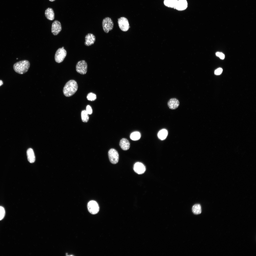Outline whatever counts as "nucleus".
<instances>
[{
  "label": "nucleus",
  "instance_id": "nucleus-1",
  "mask_svg": "<svg viewBox=\"0 0 256 256\" xmlns=\"http://www.w3.org/2000/svg\"><path fill=\"white\" fill-rule=\"evenodd\" d=\"M78 88L76 82L73 80H70L66 83L63 88V94L66 96H71L75 93Z\"/></svg>",
  "mask_w": 256,
  "mask_h": 256
},
{
  "label": "nucleus",
  "instance_id": "nucleus-2",
  "mask_svg": "<svg viewBox=\"0 0 256 256\" xmlns=\"http://www.w3.org/2000/svg\"><path fill=\"white\" fill-rule=\"evenodd\" d=\"M30 66L29 62L25 60L16 62L14 64L13 67L16 73L20 74H23L27 71Z\"/></svg>",
  "mask_w": 256,
  "mask_h": 256
},
{
  "label": "nucleus",
  "instance_id": "nucleus-3",
  "mask_svg": "<svg viewBox=\"0 0 256 256\" xmlns=\"http://www.w3.org/2000/svg\"><path fill=\"white\" fill-rule=\"evenodd\" d=\"M102 26L104 32L107 33L113 29L114 26L113 23L110 18L106 17L104 18L102 21Z\"/></svg>",
  "mask_w": 256,
  "mask_h": 256
},
{
  "label": "nucleus",
  "instance_id": "nucleus-4",
  "mask_svg": "<svg viewBox=\"0 0 256 256\" xmlns=\"http://www.w3.org/2000/svg\"><path fill=\"white\" fill-rule=\"evenodd\" d=\"M87 65L84 60L78 61L76 66V70L78 73L82 74H85L87 71Z\"/></svg>",
  "mask_w": 256,
  "mask_h": 256
},
{
  "label": "nucleus",
  "instance_id": "nucleus-5",
  "mask_svg": "<svg viewBox=\"0 0 256 256\" xmlns=\"http://www.w3.org/2000/svg\"><path fill=\"white\" fill-rule=\"evenodd\" d=\"M67 55V51L64 48H60L56 51L55 55V61L57 63H60L64 60Z\"/></svg>",
  "mask_w": 256,
  "mask_h": 256
},
{
  "label": "nucleus",
  "instance_id": "nucleus-6",
  "mask_svg": "<svg viewBox=\"0 0 256 256\" xmlns=\"http://www.w3.org/2000/svg\"><path fill=\"white\" fill-rule=\"evenodd\" d=\"M108 155L110 161L111 163L116 164L118 162L119 155L116 150L113 148L110 149L109 151Z\"/></svg>",
  "mask_w": 256,
  "mask_h": 256
},
{
  "label": "nucleus",
  "instance_id": "nucleus-7",
  "mask_svg": "<svg viewBox=\"0 0 256 256\" xmlns=\"http://www.w3.org/2000/svg\"><path fill=\"white\" fill-rule=\"evenodd\" d=\"M87 207L89 211L92 214L97 213L99 210L98 204L96 201L93 200L91 201L88 203Z\"/></svg>",
  "mask_w": 256,
  "mask_h": 256
},
{
  "label": "nucleus",
  "instance_id": "nucleus-8",
  "mask_svg": "<svg viewBox=\"0 0 256 256\" xmlns=\"http://www.w3.org/2000/svg\"><path fill=\"white\" fill-rule=\"evenodd\" d=\"M118 23L120 29L124 32L128 30L129 28L128 21L126 18L122 17L118 19Z\"/></svg>",
  "mask_w": 256,
  "mask_h": 256
},
{
  "label": "nucleus",
  "instance_id": "nucleus-9",
  "mask_svg": "<svg viewBox=\"0 0 256 256\" xmlns=\"http://www.w3.org/2000/svg\"><path fill=\"white\" fill-rule=\"evenodd\" d=\"M62 30V27L60 22L58 21L55 20L52 23L51 26V32L54 35L59 34Z\"/></svg>",
  "mask_w": 256,
  "mask_h": 256
},
{
  "label": "nucleus",
  "instance_id": "nucleus-10",
  "mask_svg": "<svg viewBox=\"0 0 256 256\" xmlns=\"http://www.w3.org/2000/svg\"><path fill=\"white\" fill-rule=\"evenodd\" d=\"M133 168L134 171L138 174H143L146 170L144 165L142 163L139 162H136L134 164Z\"/></svg>",
  "mask_w": 256,
  "mask_h": 256
},
{
  "label": "nucleus",
  "instance_id": "nucleus-11",
  "mask_svg": "<svg viewBox=\"0 0 256 256\" xmlns=\"http://www.w3.org/2000/svg\"><path fill=\"white\" fill-rule=\"evenodd\" d=\"M85 45L89 46L93 44L96 40L95 36L92 34L89 33L87 34L85 37Z\"/></svg>",
  "mask_w": 256,
  "mask_h": 256
},
{
  "label": "nucleus",
  "instance_id": "nucleus-12",
  "mask_svg": "<svg viewBox=\"0 0 256 256\" xmlns=\"http://www.w3.org/2000/svg\"><path fill=\"white\" fill-rule=\"evenodd\" d=\"M167 105L169 109L174 110L177 108L179 105V102L177 99L175 98L170 99L168 102Z\"/></svg>",
  "mask_w": 256,
  "mask_h": 256
},
{
  "label": "nucleus",
  "instance_id": "nucleus-13",
  "mask_svg": "<svg viewBox=\"0 0 256 256\" xmlns=\"http://www.w3.org/2000/svg\"><path fill=\"white\" fill-rule=\"evenodd\" d=\"M187 3L186 0H178L175 9L179 11L185 10L187 8Z\"/></svg>",
  "mask_w": 256,
  "mask_h": 256
},
{
  "label": "nucleus",
  "instance_id": "nucleus-14",
  "mask_svg": "<svg viewBox=\"0 0 256 256\" xmlns=\"http://www.w3.org/2000/svg\"><path fill=\"white\" fill-rule=\"evenodd\" d=\"M119 145L121 148L123 150H128L130 146V143L128 140L125 138H123L120 141Z\"/></svg>",
  "mask_w": 256,
  "mask_h": 256
},
{
  "label": "nucleus",
  "instance_id": "nucleus-15",
  "mask_svg": "<svg viewBox=\"0 0 256 256\" xmlns=\"http://www.w3.org/2000/svg\"><path fill=\"white\" fill-rule=\"evenodd\" d=\"M46 17L48 20L52 21L55 18V14L53 9L50 8H47L45 12Z\"/></svg>",
  "mask_w": 256,
  "mask_h": 256
},
{
  "label": "nucleus",
  "instance_id": "nucleus-16",
  "mask_svg": "<svg viewBox=\"0 0 256 256\" xmlns=\"http://www.w3.org/2000/svg\"><path fill=\"white\" fill-rule=\"evenodd\" d=\"M27 155L28 161L31 163H34L35 158L34 151L32 149L29 148L27 150Z\"/></svg>",
  "mask_w": 256,
  "mask_h": 256
},
{
  "label": "nucleus",
  "instance_id": "nucleus-17",
  "mask_svg": "<svg viewBox=\"0 0 256 256\" xmlns=\"http://www.w3.org/2000/svg\"><path fill=\"white\" fill-rule=\"evenodd\" d=\"M178 0H165L164 5L170 8H175Z\"/></svg>",
  "mask_w": 256,
  "mask_h": 256
},
{
  "label": "nucleus",
  "instance_id": "nucleus-18",
  "mask_svg": "<svg viewBox=\"0 0 256 256\" xmlns=\"http://www.w3.org/2000/svg\"><path fill=\"white\" fill-rule=\"evenodd\" d=\"M168 134L167 130L165 129H163L160 130L158 133V137L160 139L163 140L166 138Z\"/></svg>",
  "mask_w": 256,
  "mask_h": 256
},
{
  "label": "nucleus",
  "instance_id": "nucleus-19",
  "mask_svg": "<svg viewBox=\"0 0 256 256\" xmlns=\"http://www.w3.org/2000/svg\"><path fill=\"white\" fill-rule=\"evenodd\" d=\"M192 211L195 214L198 215L201 214V210L200 205L199 204H196L194 205L192 208Z\"/></svg>",
  "mask_w": 256,
  "mask_h": 256
},
{
  "label": "nucleus",
  "instance_id": "nucleus-20",
  "mask_svg": "<svg viewBox=\"0 0 256 256\" xmlns=\"http://www.w3.org/2000/svg\"><path fill=\"white\" fill-rule=\"evenodd\" d=\"M141 136L140 133L136 131L132 133L130 135V138L132 140L136 141L139 139Z\"/></svg>",
  "mask_w": 256,
  "mask_h": 256
},
{
  "label": "nucleus",
  "instance_id": "nucleus-21",
  "mask_svg": "<svg viewBox=\"0 0 256 256\" xmlns=\"http://www.w3.org/2000/svg\"><path fill=\"white\" fill-rule=\"evenodd\" d=\"M81 119L83 122L85 123L87 122L89 119L88 114L86 110H83L81 112Z\"/></svg>",
  "mask_w": 256,
  "mask_h": 256
},
{
  "label": "nucleus",
  "instance_id": "nucleus-22",
  "mask_svg": "<svg viewBox=\"0 0 256 256\" xmlns=\"http://www.w3.org/2000/svg\"><path fill=\"white\" fill-rule=\"evenodd\" d=\"M87 98L88 100L93 101L96 99V96L95 94L92 92H90L87 95Z\"/></svg>",
  "mask_w": 256,
  "mask_h": 256
},
{
  "label": "nucleus",
  "instance_id": "nucleus-23",
  "mask_svg": "<svg viewBox=\"0 0 256 256\" xmlns=\"http://www.w3.org/2000/svg\"><path fill=\"white\" fill-rule=\"evenodd\" d=\"M5 214V211L4 208L3 207L0 206V220L4 218Z\"/></svg>",
  "mask_w": 256,
  "mask_h": 256
},
{
  "label": "nucleus",
  "instance_id": "nucleus-24",
  "mask_svg": "<svg viewBox=\"0 0 256 256\" xmlns=\"http://www.w3.org/2000/svg\"><path fill=\"white\" fill-rule=\"evenodd\" d=\"M88 114H91L92 113V110L91 106L89 105H88L86 107V110Z\"/></svg>",
  "mask_w": 256,
  "mask_h": 256
},
{
  "label": "nucleus",
  "instance_id": "nucleus-25",
  "mask_svg": "<svg viewBox=\"0 0 256 256\" xmlns=\"http://www.w3.org/2000/svg\"><path fill=\"white\" fill-rule=\"evenodd\" d=\"M223 71V69L221 68H218L216 69L215 71V74L217 75L221 74Z\"/></svg>",
  "mask_w": 256,
  "mask_h": 256
},
{
  "label": "nucleus",
  "instance_id": "nucleus-26",
  "mask_svg": "<svg viewBox=\"0 0 256 256\" xmlns=\"http://www.w3.org/2000/svg\"><path fill=\"white\" fill-rule=\"evenodd\" d=\"M216 55L217 56L219 57L220 59H223L225 57L224 55L221 52H217L216 53Z\"/></svg>",
  "mask_w": 256,
  "mask_h": 256
},
{
  "label": "nucleus",
  "instance_id": "nucleus-27",
  "mask_svg": "<svg viewBox=\"0 0 256 256\" xmlns=\"http://www.w3.org/2000/svg\"><path fill=\"white\" fill-rule=\"evenodd\" d=\"M3 84V81L1 80H0V86L2 85Z\"/></svg>",
  "mask_w": 256,
  "mask_h": 256
},
{
  "label": "nucleus",
  "instance_id": "nucleus-28",
  "mask_svg": "<svg viewBox=\"0 0 256 256\" xmlns=\"http://www.w3.org/2000/svg\"><path fill=\"white\" fill-rule=\"evenodd\" d=\"M51 2H53L55 1V0H49Z\"/></svg>",
  "mask_w": 256,
  "mask_h": 256
}]
</instances>
